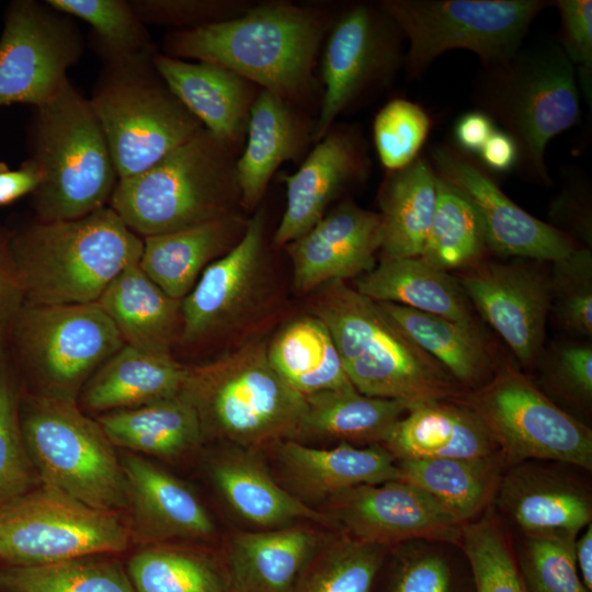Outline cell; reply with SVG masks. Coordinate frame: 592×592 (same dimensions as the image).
I'll list each match as a JSON object with an SVG mask.
<instances>
[{
  "label": "cell",
  "mask_w": 592,
  "mask_h": 592,
  "mask_svg": "<svg viewBox=\"0 0 592 592\" xmlns=\"http://www.w3.org/2000/svg\"><path fill=\"white\" fill-rule=\"evenodd\" d=\"M276 373L296 391H318L353 386L326 325L309 314L288 322L267 344Z\"/></svg>",
  "instance_id": "cell-37"
},
{
  "label": "cell",
  "mask_w": 592,
  "mask_h": 592,
  "mask_svg": "<svg viewBox=\"0 0 592 592\" xmlns=\"http://www.w3.org/2000/svg\"><path fill=\"white\" fill-rule=\"evenodd\" d=\"M38 483L22 436L18 394L0 367V508Z\"/></svg>",
  "instance_id": "cell-48"
},
{
  "label": "cell",
  "mask_w": 592,
  "mask_h": 592,
  "mask_svg": "<svg viewBox=\"0 0 592 592\" xmlns=\"http://www.w3.org/2000/svg\"><path fill=\"white\" fill-rule=\"evenodd\" d=\"M43 174L31 160H25L19 169L11 170L0 162V207L7 206L24 195L32 194L41 184Z\"/></svg>",
  "instance_id": "cell-55"
},
{
  "label": "cell",
  "mask_w": 592,
  "mask_h": 592,
  "mask_svg": "<svg viewBox=\"0 0 592 592\" xmlns=\"http://www.w3.org/2000/svg\"><path fill=\"white\" fill-rule=\"evenodd\" d=\"M576 565L584 587L592 590V526L589 524L584 533L574 542Z\"/></svg>",
  "instance_id": "cell-58"
},
{
  "label": "cell",
  "mask_w": 592,
  "mask_h": 592,
  "mask_svg": "<svg viewBox=\"0 0 592 592\" xmlns=\"http://www.w3.org/2000/svg\"><path fill=\"white\" fill-rule=\"evenodd\" d=\"M152 64L203 127L238 153L247 135L250 110L261 89L209 62H191L157 52Z\"/></svg>",
  "instance_id": "cell-23"
},
{
  "label": "cell",
  "mask_w": 592,
  "mask_h": 592,
  "mask_svg": "<svg viewBox=\"0 0 592 592\" xmlns=\"http://www.w3.org/2000/svg\"><path fill=\"white\" fill-rule=\"evenodd\" d=\"M326 512L341 533L382 546L409 540H460L462 526L435 500L401 479L362 485L330 499Z\"/></svg>",
  "instance_id": "cell-18"
},
{
  "label": "cell",
  "mask_w": 592,
  "mask_h": 592,
  "mask_svg": "<svg viewBox=\"0 0 592 592\" xmlns=\"http://www.w3.org/2000/svg\"><path fill=\"white\" fill-rule=\"evenodd\" d=\"M4 592H135L126 569L107 555H88L41 566H4Z\"/></svg>",
  "instance_id": "cell-42"
},
{
  "label": "cell",
  "mask_w": 592,
  "mask_h": 592,
  "mask_svg": "<svg viewBox=\"0 0 592 592\" xmlns=\"http://www.w3.org/2000/svg\"><path fill=\"white\" fill-rule=\"evenodd\" d=\"M478 156L481 163L489 170L508 172L516 167L517 147L506 133L496 128Z\"/></svg>",
  "instance_id": "cell-57"
},
{
  "label": "cell",
  "mask_w": 592,
  "mask_h": 592,
  "mask_svg": "<svg viewBox=\"0 0 592 592\" xmlns=\"http://www.w3.org/2000/svg\"><path fill=\"white\" fill-rule=\"evenodd\" d=\"M385 548L341 533L322 544L295 592H371Z\"/></svg>",
  "instance_id": "cell-44"
},
{
  "label": "cell",
  "mask_w": 592,
  "mask_h": 592,
  "mask_svg": "<svg viewBox=\"0 0 592 592\" xmlns=\"http://www.w3.org/2000/svg\"><path fill=\"white\" fill-rule=\"evenodd\" d=\"M378 304L454 380L475 386L491 373V355L476 323H463L391 303Z\"/></svg>",
  "instance_id": "cell-38"
},
{
  "label": "cell",
  "mask_w": 592,
  "mask_h": 592,
  "mask_svg": "<svg viewBox=\"0 0 592 592\" xmlns=\"http://www.w3.org/2000/svg\"><path fill=\"white\" fill-rule=\"evenodd\" d=\"M437 174L423 157L387 171L377 195L380 260L420 257L435 209Z\"/></svg>",
  "instance_id": "cell-33"
},
{
  "label": "cell",
  "mask_w": 592,
  "mask_h": 592,
  "mask_svg": "<svg viewBox=\"0 0 592 592\" xmlns=\"http://www.w3.org/2000/svg\"><path fill=\"white\" fill-rule=\"evenodd\" d=\"M371 161L358 129L331 127L300 168L284 175L286 207L273 243L285 247L308 232L328 206L349 187L367 179Z\"/></svg>",
  "instance_id": "cell-21"
},
{
  "label": "cell",
  "mask_w": 592,
  "mask_h": 592,
  "mask_svg": "<svg viewBox=\"0 0 592 592\" xmlns=\"http://www.w3.org/2000/svg\"><path fill=\"white\" fill-rule=\"evenodd\" d=\"M460 540L476 592H526L508 542L492 520L462 526Z\"/></svg>",
  "instance_id": "cell-46"
},
{
  "label": "cell",
  "mask_w": 592,
  "mask_h": 592,
  "mask_svg": "<svg viewBox=\"0 0 592 592\" xmlns=\"http://www.w3.org/2000/svg\"><path fill=\"white\" fill-rule=\"evenodd\" d=\"M126 571L135 592H232L225 560L198 546L147 544Z\"/></svg>",
  "instance_id": "cell-39"
},
{
  "label": "cell",
  "mask_w": 592,
  "mask_h": 592,
  "mask_svg": "<svg viewBox=\"0 0 592 592\" xmlns=\"http://www.w3.org/2000/svg\"><path fill=\"white\" fill-rule=\"evenodd\" d=\"M30 146L43 174L32 193L37 220L76 219L109 205L118 181L111 151L89 99L69 80L35 107Z\"/></svg>",
  "instance_id": "cell-7"
},
{
  "label": "cell",
  "mask_w": 592,
  "mask_h": 592,
  "mask_svg": "<svg viewBox=\"0 0 592 592\" xmlns=\"http://www.w3.org/2000/svg\"><path fill=\"white\" fill-rule=\"evenodd\" d=\"M400 479L424 491L460 524L489 502L498 482L491 456L397 460Z\"/></svg>",
  "instance_id": "cell-40"
},
{
  "label": "cell",
  "mask_w": 592,
  "mask_h": 592,
  "mask_svg": "<svg viewBox=\"0 0 592 592\" xmlns=\"http://www.w3.org/2000/svg\"><path fill=\"white\" fill-rule=\"evenodd\" d=\"M580 94L572 64L559 44L547 42L483 68L474 83L473 102L514 140L520 174L551 185L546 147L580 121Z\"/></svg>",
  "instance_id": "cell-5"
},
{
  "label": "cell",
  "mask_w": 592,
  "mask_h": 592,
  "mask_svg": "<svg viewBox=\"0 0 592 592\" xmlns=\"http://www.w3.org/2000/svg\"><path fill=\"white\" fill-rule=\"evenodd\" d=\"M560 16V47L572 64L580 93L592 100V1H553Z\"/></svg>",
  "instance_id": "cell-51"
},
{
  "label": "cell",
  "mask_w": 592,
  "mask_h": 592,
  "mask_svg": "<svg viewBox=\"0 0 592 592\" xmlns=\"http://www.w3.org/2000/svg\"><path fill=\"white\" fill-rule=\"evenodd\" d=\"M266 291L265 216L260 208L240 241L208 264L182 299L179 338L196 343L238 329L261 308Z\"/></svg>",
  "instance_id": "cell-16"
},
{
  "label": "cell",
  "mask_w": 592,
  "mask_h": 592,
  "mask_svg": "<svg viewBox=\"0 0 592 592\" xmlns=\"http://www.w3.org/2000/svg\"><path fill=\"white\" fill-rule=\"evenodd\" d=\"M354 288L377 303L476 323L458 280L420 257L379 260L372 271L354 280Z\"/></svg>",
  "instance_id": "cell-31"
},
{
  "label": "cell",
  "mask_w": 592,
  "mask_h": 592,
  "mask_svg": "<svg viewBox=\"0 0 592 592\" xmlns=\"http://www.w3.org/2000/svg\"><path fill=\"white\" fill-rule=\"evenodd\" d=\"M132 537L147 544L207 542L216 524L196 493L182 480L141 456L121 458Z\"/></svg>",
  "instance_id": "cell-22"
},
{
  "label": "cell",
  "mask_w": 592,
  "mask_h": 592,
  "mask_svg": "<svg viewBox=\"0 0 592 592\" xmlns=\"http://www.w3.org/2000/svg\"><path fill=\"white\" fill-rule=\"evenodd\" d=\"M274 446L281 467L301 501L328 500L357 486L400 479L397 459L382 444L355 447L342 443L320 448L285 440Z\"/></svg>",
  "instance_id": "cell-27"
},
{
  "label": "cell",
  "mask_w": 592,
  "mask_h": 592,
  "mask_svg": "<svg viewBox=\"0 0 592 592\" xmlns=\"http://www.w3.org/2000/svg\"><path fill=\"white\" fill-rule=\"evenodd\" d=\"M448 566L437 555L424 554L408 559L399 569L391 592H449Z\"/></svg>",
  "instance_id": "cell-54"
},
{
  "label": "cell",
  "mask_w": 592,
  "mask_h": 592,
  "mask_svg": "<svg viewBox=\"0 0 592 592\" xmlns=\"http://www.w3.org/2000/svg\"><path fill=\"white\" fill-rule=\"evenodd\" d=\"M306 398L299 435L342 443L383 444L396 422L409 410L397 400L369 397L354 386L318 391Z\"/></svg>",
  "instance_id": "cell-36"
},
{
  "label": "cell",
  "mask_w": 592,
  "mask_h": 592,
  "mask_svg": "<svg viewBox=\"0 0 592 592\" xmlns=\"http://www.w3.org/2000/svg\"><path fill=\"white\" fill-rule=\"evenodd\" d=\"M55 10L87 22L103 60L157 53L146 24L126 0H47Z\"/></svg>",
  "instance_id": "cell-43"
},
{
  "label": "cell",
  "mask_w": 592,
  "mask_h": 592,
  "mask_svg": "<svg viewBox=\"0 0 592 592\" xmlns=\"http://www.w3.org/2000/svg\"><path fill=\"white\" fill-rule=\"evenodd\" d=\"M23 441L39 482L105 511L126 509L115 446L75 399L35 395L20 411Z\"/></svg>",
  "instance_id": "cell-9"
},
{
  "label": "cell",
  "mask_w": 592,
  "mask_h": 592,
  "mask_svg": "<svg viewBox=\"0 0 592 592\" xmlns=\"http://www.w3.org/2000/svg\"><path fill=\"white\" fill-rule=\"evenodd\" d=\"M397 459L490 457L496 447L482 422L469 407L447 400L409 409L383 444Z\"/></svg>",
  "instance_id": "cell-29"
},
{
  "label": "cell",
  "mask_w": 592,
  "mask_h": 592,
  "mask_svg": "<svg viewBox=\"0 0 592 592\" xmlns=\"http://www.w3.org/2000/svg\"><path fill=\"white\" fill-rule=\"evenodd\" d=\"M382 244V217L343 201L286 249L294 289L308 295L330 281H346L372 271Z\"/></svg>",
  "instance_id": "cell-20"
},
{
  "label": "cell",
  "mask_w": 592,
  "mask_h": 592,
  "mask_svg": "<svg viewBox=\"0 0 592 592\" xmlns=\"http://www.w3.org/2000/svg\"><path fill=\"white\" fill-rule=\"evenodd\" d=\"M431 126V118L421 105L401 98L387 102L373 123L374 145L383 167L395 171L415 160Z\"/></svg>",
  "instance_id": "cell-45"
},
{
  "label": "cell",
  "mask_w": 592,
  "mask_h": 592,
  "mask_svg": "<svg viewBox=\"0 0 592 592\" xmlns=\"http://www.w3.org/2000/svg\"><path fill=\"white\" fill-rule=\"evenodd\" d=\"M237 158L203 127L144 172L119 179L109 206L141 238L240 214Z\"/></svg>",
  "instance_id": "cell-4"
},
{
  "label": "cell",
  "mask_w": 592,
  "mask_h": 592,
  "mask_svg": "<svg viewBox=\"0 0 592 592\" xmlns=\"http://www.w3.org/2000/svg\"><path fill=\"white\" fill-rule=\"evenodd\" d=\"M311 315L328 328L351 384L408 409L456 395L453 377L383 310L344 281L310 294Z\"/></svg>",
  "instance_id": "cell-2"
},
{
  "label": "cell",
  "mask_w": 592,
  "mask_h": 592,
  "mask_svg": "<svg viewBox=\"0 0 592 592\" xmlns=\"http://www.w3.org/2000/svg\"><path fill=\"white\" fill-rule=\"evenodd\" d=\"M468 407L510 458L558 460L591 470V430L514 367L491 377Z\"/></svg>",
  "instance_id": "cell-14"
},
{
  "label": "cell",
  "mask_w": 592,
  "mask_h": 592,
  "mask_svg": "<svg viewBox=\"0 0 592 592\" xmlns=\"http://www.w3.org/2000/svg\"><path fill=\"white\" fill-rule=\"evenodd\" d=\"M321 546L301 523L234 533L225 559L232 592H295Z\"/></svg>",
  "instance_id": "cell-25"
},
{
  "label": "cell",
  "mask_w": 592,
  "mask_h": 592,
  "mask_svg": "<svg viewBox=\"0 0 592 592\" xmlns=\"http://www.w3.org/2000/svg\"><path fill=\"white\" fill-rule=\"evenodd\" d=\"M494 129V123L485 113L478 110L467 112L454 126L455 147L467 155H478Z\"/></svg>",
  "instance_id": "cell-56"
},
{
  "label": "cell",
  "mask_w": 592,
  "mask_h": 592,
  "mask_svg": "<svg viewBox=\"0 0 592 592\" xmlns=\"http://www.w3.org/2000/svg\"><path fill=\"white\" fill-rule=\"evenodd\" d=\"M82 48L69 15L47 2H11L0 36V106L46 103L69 80Z\"/></svg>",
  "instance_id": "cell-15"
},
{
  "label": "cell",
  "mask_w": 592,
  "mask_h": 592,
  "mask_svg": "<svg viewBox=\"0 0 592 592\" xmlns=\"http://www.w3.org/2000/svg\"><path fill=\"white\" fill-rule=\"evenodd\" d=\"M257 1L251 0H133L135 12L145 23L178 30L204 27L243 15Z\"/></svg>",
  "instance_id": "cell-49"
},
{
  "label": "cell",
  "mask_w": 592,
  "mask_h": 592,
  "mask_svg": "<svg viewBox=\"0 0 592 592\" xmlns=\"http://www.w3.org/2000/svg\"><path fill=\"white\" fill-rule=\"evenodd\" d=\"M502 502L528 537L576 540L591 524L587 494L566 482L521 473L505 480Z\"/></svg>",
  "instance_id": "cell-35"
},
{
  "label": "cell",
  "mask_w": 592,
  "mask_h": 592,
  "mask_svg": "<svg viewBox=\"0 0 592 592\" xmlns=\"http://www.w3.org/2000/svg\"><path fill=\"white\" fill-rule=\"evenodd\" d=\"M334 15L316 4L255 2L239 18L169 33L163 54L224 67L296 106L306 105L318 92L315 67Z\"/></svg>",
  "instance_id": "cell-1"
},
{
  "label": "cell",
  "mask_w": 592,
  "mask_h": 592,
  "mask_svg": "<svg viewBox=\"0 0 592 592\" xmlns=\"http://www.w3.org/2000/svg\"><path fill=\"white\" fill-rule=\"evenodd\" d=\"M437 196L420 258L442 271L476 263L487 248L481 220L465 194L437 175Z\"/></svg>",
  "instance_id": "cell-41"
},
{
  "label": "cell",
  "mask_w": 592,
  "mask_h": 592,
  "mask_svg": "<svg viewBox=\"0 0 592 592\" xmlns=\"http://www.w3.org/2000/svg\"><path fill=\"white\" fill-rule=\"evenodd\" d=\"M431 164L440 178L470 201L481 220L487 247L498 254L554 263L577 249L569 235L511 201L482 167L457 147L435 145Z\"/></svg>",
  "instance_id": "cell-17"
},
{
  "label": "cell",
  "mask_w": 592,
  "mask_h": 592,
  "mask_svg": "<svg viewBox=\"0 0 592 592\" xmlns=\"http://www.w3.org/2000/svg\"><path fill=\"white\" fill-rule=\"evenodd\" d=\"M549 277L550 310L560 326L572 333L592 334V254L588 248L576 249L554 262Z\"/></svg>",
  "instance_id": "cell-47"
},
{
  "label": "cell",
  "mask_w": 592,
  "mask_h": 592,
  "mask_svg": "<svg viewBox=\"0 0 592 592\" xmlns=\"http://www.w3.org/2000/svg\"><path fill=\"white\" fill-rule=\"evenodd\" d=\"M183 392L197 411L204 437L255 451L297 440L307 408L305 396L272 367L261 340L189 366Z\"/></svg>",
  "instance_id": "cell-6"
},
{
  "label": "cell",
  "mask_w": 592,
  "mask_h": 592,
  "mask_svg": "<svg viewBox=\"0 0 592 592\" xmlns=\"http://www.w3.org/2000/svg\"><path fill=\"white\" fill-rule=\"evenodd\" d=\"M470 305L498 332L515 357H538L550 311L549 277L524 264L486 263L458 278Z\"/></svg>",
  "instance_id": "cell-19"
},
{
  "label": "cell",
  "mask_w": 592,
  "mask_h": 592,
  "mask_svg": "<svg viewBox=\"0 0 592 592\" xmlns=\"http://www.w3.org/2000/svg\"><path fill=\"white\" fill-rule=\"evenodd\" d=\"M25 303L23 287L11 253L10 237L0 231V365L7 339Z\"/></svg>",
  "instance_id": "cell-53"
},
{
  "label": "cell",
  "mask_w": 592,
  "mask_h": 592,
  "mask_svg": "<svg viewBox=\"0 0 592 592\" xmlns=\"http://www.w3.org/2000/svg\"><path fill=\"white\" fill-rule=\"evenodd\" d=\"M144 239L111 206L87 216L37 220L10 237L25 301L96 303L111 282L139 263Z\"/></svg>",
  "instance_id": "cell-3"
},
{
  "label": "cell",
  "mask_w": 592,
  "mask_h": 592,
  "mask_svg": "<svg viewBox=\"0 0 592 592\" xmlns=\"http://www.w3.org/2000/svg\"><path fill=\"white\" fill-rule=\"evenodd\" d=\"M152 57L104 60L89 99L118 180L144 172L203 128L161 78Z\"/></svg>",
  "instance_id": "cell-8"
},
{
  "label": "cell",
  "mask_w": 592,
  "mask_h": 592,
  "mask_svg": "<svg viewBox=\"0 0 592 592\" xmlns=\"http://www.w3.org/2000/svg\"><path fill=\"white\" fill-rule=\"evenodd\" d=\"M312 127L296 105L272 92L259 91L250 110L246 145L236 162L243 210L252 212L278 167L298 159L312 143Z\"/></svg>",
  "instance_id": "cell-26"
},
{
  "label": "cell",
  "mask_w": 592,
  "mask_h": 592,
  "mask_svg": "<svg viewBox=\"0 0 592 592\" xmlns=\"http://www.w3.org/2000/svg\"><path fill=\"white\" fill-rule=\"evenodd\" d=\"M403 34L378 2H357L337 13L321 53L323 84L312 143L335 118L368 95L388 88L403 68Z\"/></svg>",
  "instance_id": "cell-12"
},
{
  "label": "cell",
  "mask_w": 592,
  "mask_h": 592,
  "mask_svg": "<svg viewBox=\"0 0 592 592\" xmlns=\"http://www.w3.org/2000/svg\"><path fill=\"white\" fill-rule=\"evenodd\" d=\"M408 42L403 69L420 78L441 55L465 49L483 68L503 65L522 48L534 19L553 4L544 0H382Z\"/></svg>",
  "instance_id": "cell-10"
},
{
  "label": "cell",
  "mask_w": 592,
  "mask_h": 592,
  "mask_svg": "<svg viewBox=\"0 0 592 592\" xmlns=\"http://www.w3.org/2000/svg\"><path fill=\"white\" fill-rule=\"evenodd\" d=\"M248 219L240 213L145 237L139 266L168 296L182 300L205 267L240 241Z\"/></svg>",
  "instance_id": "cell-28"
},
{
  "label": "cell",
  "mask_w": 592,
  "mask_h": 592,
  "mask_svg": "<svg viewBox=\"0 0 592 592\" xmlns=\"http://www.w3.org/2000/svg\"><path fill=\"white\" fill-rule=\"evenodd\" d=\"M181 301L168 296L136 263L117 275L96 303L113 321L125 344L171 353L170 348L181 329Z\"/></svg>",
  "instance_id": "cell-32"
},
{
  "label": "cell",
  "mask_w": 592,
  "mask_h": 592,
  "mask_svg": "<svg viewBox=\"0 0 592 592\" xmlns=\"http://www.w3.org/2000/svg\"><path fill=\"white\" fill-rule=\"evenodd\" d=\"M213 483L229 508L262 530L309 522L334 527L332 519L281 487L258 451L229 445L209 464Z\"/></svg>",
  "instance_id": "cell-24"
},
{
  "label": "cell",
  "mask_w": 592,
  "mask_h": 592,
  "mask_svg": "<svg viewBox=\"0 0 592 592\" xmlns=\"http://www.w3.org/2000/svg\"><path fill=\"white\" fill-rule=\"evenodd\" d=\"M187 372L171 353L124 344L86 383L81 403L105 412L146 406L182 392Z\"/></svg>",
  "instance_id": "cell-30"
},
{
  "label": "cell",
  "mask_w": 592,
  "mask_h": 592,
  "mask_svg": "<svg viewBox=\"0 0 592 592\" xmlns=\"http://www.w3.org/2000/svg\"><path fill=\"white\" fill-rule=\"evenodd\" d=\"M574 542L528 537L526 569L534 592H590L577 569Z\"/></svg>",
  "instance_id": "cell-50"
},
{
  "label": "cell",
  "mask_w": 592,
  "mask_h": 592,
  "mask_svg": "<svg viewBox=\"0 0 592 592\" xmlns=\"http://www.w3.org/2000/svg\"><path fill=\"white\" fill-rule=\"evenodd\" d=\"M550 371L559 384L576 396L591 399L592 346L587 343H567L550 354Z\"/></svg>",
  "instance_id": "cell-52"
},
{
  "label": "cell",
  "mask_w": 592,
  "mask_h": 592,
  "mask_svg": "<svg viewBox=\"0 0 592 592\" xmlns=\"http://www.w3.org/2000/svg\"><path fill=\"white\" fill-rule=\"evenodd\" d=\"M96 421L115 447L177 458L204 439L197 411L182 391L146 406L105 412Z\"/></svg>",
  "instance_id": "cell-34"
},
{
  "label": "cell",
  "mask_w": 592,
  "mask_h": 592,
  "mask_svg": "<svg viewBox=\"0 0 592 592\" xmlns=\"http://www.w3.org/2000/svg\"><path fill=\"white\" fill-rule=\"evenodd\" d=\"M132 540L121 512L89 506L46 483L0 508V562L5 566L117 554Z\"/></svg>",
  "instance_id": "cell-11"
},
{
  "label": "cell",
  "mask_w": 592,
  "mask_h": 592,
  "mask_svg": "<svg viewBox=\"0 0 592 592\" xmlns=\"http://www.w3.org/2000/svg\"><path fill=\"white\" fill-rule=\"evenodd\" d=\"M21 356L41 395L75 399L90 377L125 343L98 303H25L13 328Z\"/></svg>",
  "instance_id": "cell-13"
}]
</instances>
